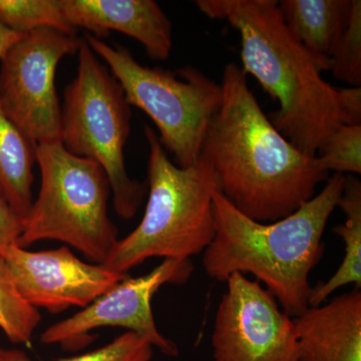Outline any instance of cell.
Listing matches in <instances>:
<instances>
[{
	"label": "cell",
	"instance_id": "obj_15",
	"mask_svg": "<svg viewBox=\"0 0 361 361\" xmlns=\"http://www.w3.org/2000/svg\"><path fill=\"white\" fill-rule=\"evenodd\" d=\"M37 145L0 109V197L23 223L32 206Z\"/></svg>",
	"mask_w": 361,
	"mask_h": 361
},
{
	"label": "cell",
	"instance_id": "obj_18",
	"mask_svg": "<svg viewBox=\"0 0 361 361\" xmlns=\"http://www.w3.org/2000/svg\"><path fill=\"white\" fill-rule=\"evenodd\" d=\"M0 23L21 35L47 27L75 35L61 0H0Z\"/></svg>",
	"mask_w": 361,
	"mask_h": 361
},
{
	"label": "cell",
	"instance_id": "obj_7",
	"mask_svg": "<svg viewBox=\"0 0 361 361\" xmlns=\"http://www.w3.org/2000/svg\"><path fill=\"white\" fill-rule=\"evenodd\" d=\"M85 42L118 80L130 106L155 123L161 146L176 165H194L222 104V85L193 66L172 73L142 66L127 47H114L90 33Z\"/></svg>",
	"mask_w": 361,
	"mask_h": 361
},
{
	"label": "cell",
	"instance_id": "obj_3",
	"mask_svg": "<svg viewBox=\"0 0 361 361\" xmlns=\"http://www.w3.org/2000/svg\"><path fill=\"white\" fill-rule=\"evenodd\" d=\"M344 182L345 175H332L311 200L272 223L247 217L216 192L215 235L203 252L206 274L220 282L234 273L253 275L286 314L292 318L302 314L310 307V275L322 258L323 234Z\"/></svg>",
	"mask_w": 361,
	"mask_h": 361
},
{
	"label": "cell",
	"instance_id": "obj_5",
	"mask_svg": "<svg viewBox=\"0 0 361 361\" xmlns=\"http://www.w3.org/2000/svg\"><path fill=\"white\" fill-rule=\"evenodd\" d=\"M40 188L18 245L59 241L104 264L118 241L109 216L111 185L101 166L66 151L61 142L37 145Z\"/></svg>",
	"mask_w": 361,
	"mask_h": 361
},
{
	"label": "cell",
	"instance_id": "obj_24",
	"mask_svg": "<svg viewBox=\"0 0 361 361\" xmlns=\"http://www.w3.org/2000/svg\"><path fill=\"white\" fill-rule=\"evenodd\" d=\"M21 37H23L21 33L14 32V30L0 23V59L4 58L6 51H8Z\"/></svg>",
	"mask_w": 361,
	"mask_h": 361
},
{
	"label": "cell",
	"instance_id": "obj_14",
	"mask_svg": "<svg viewBox=\"0 0 361 361\" xmlns=\"http://www.w3.org/2000/svg\"><path fill=\"white\" fill-rule=\"evenodd\" d=\"M280 16L322 73L348 26L351 0H281Z\"/></svg>",
	"mask_w": 361,
	"mask_h": 361
},
{
	"label": "cell",
	"instance_id": "obj_1",
	"mask_svg": "<svg viewBox=\"0 0 361 361\" xmlns=\"http://www.w3.org/2000/svg\"><path fill=\"white\" fill-rule=\"evenodd\" d=\"M220 84L222 104L200 157L215 172L221 193L240 212L261 223L283 219L311 200L329 174L271 123L241 66L228 63Z\"/></svg>",
	"mask_w": 361,
	"mask_h": 361
},
{
	"label": "cell",
	"instance_id": "obj_11",
	"mask_svg": "<svg viewBox=\"0 0 361 361\" xmlns=\"http://www.w3.org/2000/svg\"><path fill=\"white\" fill-rule=\"evenodd\" d=\"M0 255L23 298L52 314L87 307L128 276L80 260L68 246L30 251L16 244L0 250Z\"/></svg>",
	"mask_w": 361,
	"mask_h": 361
},
{
	"label": "cell",
	"instance_id": "obj_20",
	"mask_svg": "<svg viewBox=\"0 0 361 361\" xmlns=\"http://www.w3.org/2000/svg\"><path fill=\"white\" fill-rule=\"evenodd\" d=\"M329 71L339 82L361 87V1L351 0L348 26L329 59Z\"/></svg>",
	"mask_w": 361,
	"mask_h": 361
},
{
	"label": "cell",
	"instance_id": "obj_10",
	"mask_svg": "<svg viewBox=\"0 0 361 361\" xmlns=\"http://www.w3.org/2000/svg\"><path fill=\"white\" fill-rule=\"evenodd\" d=\"M226 282L211 336L214 361H298L293 318L276 298L240 273Z\"/></svg>",
	"mask_w": 361,
	"mask_h": 361
},
{
	"label": "cell",
	"instance_id": "obj_4",
	"mask_svg": "<svg viewBox=\"0 0 361 361\" xmlns=\"http://www.w3.org/2000/svg\"><path fill=\"white\" fill-rule=\"evenodd\" d=\"M144 132L149 146L146 210L103 264L121 274L151 258L190 260L203 253L215 235L213 198L219 184L213 169L201 157L190 167H179L153 128L145 126Z\"/></svg>",
	"mask_w": 361,
	"mask_h": 361
},
{
	"label": "cell",
	"instance_id": "obj_17",
	"mask_svg": "<svg viewBox=\"0 0 361 361\" xmlns=\"http://www.w3.org/2000/svg\"><path fill=\"white\" fill-rule=\"evenodd\" d=\"M42 315L18 291L6 261L0 255V329L9 341L30 348Z\"/></svg>",
	"mask_w": 361,
	"mask_h": 361
},
{
	"label": "cell",
	"instance_id": "obj_22",
	"mask_svg": "<svg viewBox=\"0 0 361 361\" xmlns=\"http://www.w3.org/2000/svg\"><path fill=\"white\" fill-rule=\"evenodd\" d=\"M21 231L23 222L0 197V250L16 244L18 245Z\"/></svg>",
	"mask_w": 361,
	"mask_h": 361
},
{
	"label": "cell",
	"instance_id": "obj_23",
	"mask_svg": "<svg viewBox=\"0 0 361 361\" xmlns=\"http://www.w3.org/2000/svg\"><path fill=\"white\" fill-rule=\"evenodd\" d=\"M341 94L348 125H361V87H342Z\"/></svg>",
	"mask_w": 361,
	"mask_h": 361
},
{
	"label": "cell",
	"instance_id": "obj_13",
	"mask_svg": "<svg viewBox=\"0 0 361 361\" xmlns=\"http://www.w3.org/2000/svg\"><path fill=\"white\" fill-rule=\"evenodd\" d=\"M298 361H361L360 288L293 318Z\"/></svg>",
	"mask_w": 361,
	"mask_h": 361
},
{
	"label": "cell",
	"instance_id": "obj_16",
	"mask_svg": "<svg viewBox=\"0 0 361 361\" xmlns=\"http://www.w3.org/2000/svg\"><path fill=\"white\" fill-rule=\"evenodd\" d=\"M337 207L345 214L344 224L334 232L343 240L345 254L338 269L326 282L312 287L310 306L322 305L341 287L353 284L361 287V182L353 175L345 176L343 192Z\"/></svg>",
	"mask_w": 361,
	"mask_h": 361
},
{
	"label": "cell",
	"instance_id": "obj_2",
	"mask_svg": "<svg viewBox=\"0 0 361 361\" xmlns=\"http://www.w3.org/2000/svg\"><path fill=\"white\" fill-rule=\"evenodd\" d=\"M209 18L239 32L241 68L276 101L268 116L282 135L308 157L338 126L348 125L341 89L322 77L310 54L285 25L276 0H197Z\"/></svg>",
	"mask_w": 361,
	"mask_h": 361
},
{
	"label": "cell",
	"instance_id": "obj_8",
	"mask_svg": "<svg viewBox=\"0 0 361 361\" xmlns=\"http://www.w3.org/2000/svg\"><path fill=\"white\" fill-rule=\"evenodd\" d=\"M80 44L75 35L39 28L23 33L0 59V109L37 146L61 142L56 70Z\"/></svg>",
	"mask_w": 361,
	"mask_h": 361
},
{
	"label": "cell",
	"instance_id": "obj_21",
	"mask_svg": "<svg viewBox=\"0 0 361 361\" xmlns=\"http://www.w3.org/2000/svg\"><path fill=\"white\" fill-rule=\"evenodd\" d=\"M154 346L144 337L127 331L103 348L58 361H152ZM0 361H33L20 349L0 348Z\"/></svg>",
	"mask_w": 361,
	"mask_h": 361
},
{
	"label": "cell",
	"instance_id": "obj_9",
	"mask_svg": "<svg viewBox=\"0 0 361 361\" xmlns=\"http://www.w3.org/2000/svg\"><path fill=\"white\" fill-rule=\"evenodd\" d=\"M193 271L191 260L164 259L148 274L123 278L87 307L47 327L40 342L75 351L92 343L90 334L94 330L121 327L144 337L164 355L177 356L179 349L175 342L166 338L157 327L152 299L164 285L187 283Z\"/></svg>",
	"mask_w": 361,
	"mask_h": 361
},
{
	"label": "cell",
	"instance_id": "obj_12",
	"mask_svg": "<svg viewBox=\"0 0 361 361\" xmlns=\"http://www.w3.org/2000/svg\"><path fill=\"white\" fill-rule=\"evenodd\" d=\"M66 20L97 39L115 30L144 47L149 58L165 61L173 49L172 21L154 0H61Z\"/></svg>",
	"mask_w": 361,
	"mask_h": 361
},
{
	"label": "cell",
	"instance_id": "obj_6",
	"mask_svg": "<svg viewBox=\"0 0 361 361\" xmlns=\"http://www.w3.org/2000/svg\"><path fill=\"white\" fill-rule=\"evenodd\" d=\"M78 54L77 77L66 87L61 108V142L73 155L103 168L116 215L130 220L148 195L147 182L133 179L126 168L132 110L122 87L85 39Z\"/></svg>",
	"mask_w": 361,
	"mask_h": 361
},
{
	"label": "cell",
	"instance_id": "obj_19",
	"mask_svg": "<svg viewBox=\"0 0 361 361\" xmlns=\"http://www.w3.org/2000/svg\"><path fill=\"white\" fill-rule=\"evenodd\" d=\"M318 167L334 174H361V125H341L315 155Z\"/></svg>",
	"mask_w": 361,
	"mask_h": 361
}]
</instances>
